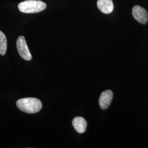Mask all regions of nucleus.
<instances>
[{
    "label": "nucleus",
    "instance_id": "5",
    "mask_svg": "<svg viewBox=\"0 0 148 148\" xmlns=\"http://www.w3.org/2000/svg\"><path fill=\"white\" fill-rule=\"evenodd\" d=\"M112 97L113 93L111 90H106L101 93L99 100V104L101 109L105 110L109 106Z\"/></svg>",
    "mask_w": 148,
    "mask_h": 148
},
{
    "label": "nucleus",
    "instance_id": "1",
    "mask_svg": "<svg viewBox=\"0 0 148 148\" xmlns=\"http://www.w3.org/2000/svg\"><path fill=\"white\" fill-rule=\"evenodd\" d=\"M18 108L27 114H35L40 111L42 104L41 101L35 98L20 99L16 103Z\"/></svg>",
    "mask_w": 148,
    "mask_h": 148
},
{
    "label": "nucleus",
    "instance_id": "6",
    "mask_svg": "<svg viewBox=\"0 0 148 148\" xmlns=\"http://www.w3.org/2000/svg\"><path fill=\"white\" fill-rule=\"evenodd\" d=\"M97 7L104 14L111 13L114 10V4L112 0H98Z\"/></svg>",
    "mask_w": 148,
    "mask_h": 148
},
{
    "label": "nucleus",
    "instance_id": "2",
    "mask_svg": "<svg viewBox=\"0 0 148 148\" xmlns=\"http://www.w3.org/2000/svg\"><path fill=\"white\" fill-rule=\"evenodd\" d=\"M46 4L39 0H27L18 5V9L24 13H35L43 11Z\"/></svg>",
    "mask_w": 148,
    "mask_h": 148
},
{
    "label": "nucleus",
    "instance_id": "8",
    "mask_svg": "<svg viewBox=\"0 0 148 148\" xmlns=\"http://www.w3.org/2000/svg\"><path fill=\"white\" fill-rule=\"evenodd\" d=\"M7 38L5 35L0 31V54L2 56H4L5 54L7 51Z\"/></svg>",
    "mask_w": 148,
    "mask_h": 148
},
{
    "label": "nucleus",
    "instance_id": "3",
    "mask_svg": "<svg viewBox=\"0 0 148 148\" xmlns=\"http://www.w3.org/2000/svg\"><path fill=\"white\" fill-rule=\"evenodd\" d=\"M16 48L18 53L22 58L27 61L32 60V54L27 46L25 37L24 36H21L18 38L16 41Z\"/></svg>",
    "mask_w": 148,
    "mask_h": 148
},
{
    "label": "nucleus",
    "instance_id": "4",
    "mask_svg": "<svg viewBox=\"0 0 148 148\" xmlns=\"http://www.w3.org/2000/svg\"><path fill=\"white\" fill-rule=\"evenodd\" d=\"M134 18L142 24H145L148 21V13L145 9L139 5H135L132 9Z\"/></svg>",
    "mask_w": 148,
    "mask_h": 148
},
{
    "label": "nucleus",
    "instance_id": "7",
    "mask_svg": "<svg viewBox=\"0 0 148 148\" xmlns=\"http://www.w3.org/2000/svg\"><path fill=\"white\" fill-rule=\"evenodd\" d=\"M73 126L75 130L79 133L85 132L87 128V122L84 118L82 117H76L72 122Z\"/></svg>",
    "mask_w": 148,
    "mask_h": 148
}]
</instances>
